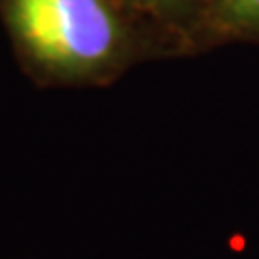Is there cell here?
Here are the masks:
<instances>
[{
  "mask_svg": "<svg viewBox=\"0 0 259 259\" xmlns=\"http://www.w3.org/2000/svg\"><path fill=\"white\" fill-rule=\"evenodd\" d=\"M0 20L24 71L41 87L106 84L139 52L119 0H0Z\"/></svg>",
  "mask_w": 259,
  "mask_h": 259,
  "instance_id": "obj_1",
  "label": "cell"
},
{
  "mask_svg": "<svg viewBox=\"0 0 259 259\" xmlns=\"http://www.w3.org/2000/svg\"><path fill=\"white\" fill-rule=\"evenodd\" d=\"M197 26L214 41L259 39V0H207Z\"/></svg>",
  "mask_w": 259,
  "mask_h": 259,
  "instance_id": "obj_2",
  "label": "cell"
},
{
  "mask_svg": "<svg viewBox=\"0 0 259 259\" xmlns=\"http://www.w3.org/2000/svg\"><path fill=\"white\" fill-rule=\"evenodd\" d=\"M125 11H136L149 15L153 20L168 24L194 22L203 13L207 0H119Z\"/></svg>",
  "mask_w": 259,
  "mask_h": 259,
  "instance_id": "obj_3",
  "label": "cell"
}]
</instances>
